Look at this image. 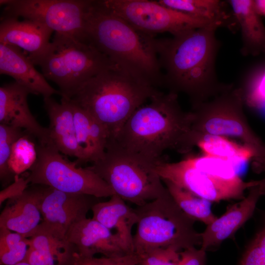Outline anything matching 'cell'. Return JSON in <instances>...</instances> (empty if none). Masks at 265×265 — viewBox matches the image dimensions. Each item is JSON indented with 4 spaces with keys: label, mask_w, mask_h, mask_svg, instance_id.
<instances>
[{
    "label": "cell",
    "mask_w": 265,
    "mask_h": 265,
    "mask_svg": "<svg viewBox=\"0 0 265 265\" xmlns=\"http://www.w3.org/2000/svg\"><path fill=\"white\" fill-rule=\"evenodd\" d=\"M53 32L46 26L34 21H20L14 17L1 18L0 43L24 50L31 60L47 50Z\"/></svg>",
    "instance_id": "ac0fdd59"
},
{
    "label": "cell",
    "mask_w": 265,
    "mask_h": 265,
    "mask_svg": "<svg viewBox=\"0 0 265 265\" xmlns=\"http://www.w3.org/2000/svg\"><path fill=\"white\" fill-rule=\"evenodd\" d=\"M84 42L116 66L155 87L163 85V73L154 36L145 34L92 0L87 11Z\"/></svg>",
    "instance_id": "3957f363"
},
{
    "label": "cell",
    "mask_w": 265,
    "mask_h": 265,
    "mask_svg": "<svg viewBox=\"0 0 265 265\" xmlns=\"http://www.w3.org/2000/svg\"><path fill=\"white\" fill-rule=\"evenodd\" d=\"M92 0H0L1 18L21 17L42 24L55 33L84 42L85 15Z\"/></svg>",
    "instance_id": "8fae6325"
},
{
    "label": "cell",
    "mask_w": 265,
    "mask_h": 265,
    "mask_svg": "<svg viewBox=\"0 0 265 265\" xmlns=\"http://www.w3.org/2000/svg\"><path fill=\"white\" fill-rule=\"evenodd\" d=\"M36 148L37 159L26 178L28 184L99 198L115 194L94 171L88 167L79 166L75 161H69L53 145L38 144Z\"/></svg>",
    "instance_id": "30bf717a"
},
{
    "label": "cell",
    "mask_w": 265,
    "mask_h": 265,
    "mask_svg": "<svg viewBox=\"0 0 265 265\" xmlns=\"http://www.w3.org/2000/svg\"><path fill=\"white\" fill-rule=\"evenodd\" d=\"M26 238L29 248L24 261L32 265H75L79 255L66 238L38 226Z\"/></svg>",
    "instance_id": "ffe728a7"
},
{
    "label": "cell",
    "mask_w": 265,
    "mask_h": 265,
    "mask_svg": "<svg viewBox=\"0 0 265 265\" xmlns=\"http://www.w3.org/2000/svg\"><path fill=\"white\" fill-rule=\"evenodd\" d=\"M197 146L205 155L231 162L233 161H245L255 157L254 152L246 146L237 144L228 140L227 137L221 136L200 134Z\"/></svg>",
    "instance_id": "4316f807"
},
{
    "label": "cell",
    "mask_w": 265,
    "mask_h": 265,
    "mask_svg": "<svg viewBox=\"0 0 265 265\" xmlns=\"http://www.w3.org/2000/svg\"><path fill=\"white\" fill-rule=\"evenodd\" d=\"M162 180L176 203L189 217L206 225L217 218L212 211V202L194 195L169 180Z\"/></svg>",
    "instance_id": "484cf974"
},
{
    "label": "cell",
    "mask_w": 265,
    "mask_h": 265,
    "mask_svg": "<svg viewBox=\"0 0 265 265\" xmlns=\"http://www.w3.org/2000/svg\"><path fill=\"white\" fill-rule=\"evenodd\" d=\"M14 265H32L31 264H30L29 263H27V262H26V261H23V262H20L18 264H16Z\"/></svg>",
    "instance_id": "f35d334b"
},
{
    "label": "cell",
    "mask_w": 265,
    "mask_h": 265,
    "mask_svg": "<svg viewBox=\"0 0 265 265\" xmlns=\"http://www.w3.org/2000/svg\"><path fill=\"white\" fill-rule=\"evenodd\" d=\"M157 169L161 179L212 202L242 200L245 190L254 186V181L246 182L241 179L231 162L207 155L174 163L163 160Z\"/></svg>",
    "instance_id": "8992f818"
},
{
    "label": "cell",
    "mask_w": 265,
    "mask_h": 265,
    "mask_svg": "<svg viewBox=\"0 0 265 265\" xmlns=\"http://www.w3.org/2000/svg\"><path fill=\"white\" fill-rule=\"evenodd\" d=\"M98 1L105 8L137 30L153 36L163 32H169L175 36L191 29L215 24L166 7L157 0H99Z\"/></svg>",
    "instance_id": "7c38bea8"
},
{
    "label": "cell",
    "mask_w": 265,
    "mask_h": 265,
    "mask_svg": "<svg viewBox=\"0 0 265 265\" xmlns=\"http://www.w3.org/2000/svg\"><path fill=\"white\" fill-rule=\"evenodd\" d=\"M28 184L26 178L16 175L13 183L0 191V206L6 200L14 198L22 194L28 187Z\"/></svg>",
    "instance_id": "d590c367"
},
{
    "label": "cell",
    "mask_w": 265,
    "mask_h": 265,
    "mask_svg": "<svg viewBox=\"0 0 265 265\" xmlns=\"http://www.w3.org/2000/svg\"><path fill=\"white\" fill-rule=\"evenodd\" d=\"M66 238L82 258L93 257L97 254L110 258L131 254L116 234L92 218L72 225Z\"/></svg>",
    "instance_id": "5bb4252c"
},
{
    "label": "cell",
    "mask_w": 265,
    "mask_h": 265,
    "mask_svg": "<svg viewBox=\"0 0 265 265\" xmlns=\"http://www.w3.org/2000/svg\"><path fill=\"white\" fill-rule=\"evenodd\" d=\"M31 61L41 68L46 79L58 86L61 98L67 100L92 78L117 66L91 45L56 33L47 50Z\"/></svg>",
    "instance_id": "5b68a950"
},
{
    "label": "cell",
    "mask_w": 265,
    "mask_h": 265,
    "mask_svg": "<svg viewBox=\"0 0 265 265\" xmlns=\"http://www.w3.org/2000/svg\"><path fill=\"white\" fill-rule=\"evenodd\" d=\"M206 250L191 247L180 252V260L178 265H206Z\"/></svg>",
    "instance_id": "e575fe53"
},
{
    "label": "cell",
    "mask_w": 265,
    "mask_h": 265,
    "mask_svg": "<svg viewBox=\"0 0 265 265\" xmlns=\"http://www.w3.org/2000/svg\"><path fill=\"white\" fill-rule=\"evenodd\" d=\"M239 87L245 105L258 110L265 108V64L250 72Z\"/></svg>",
    "instance_id": "f546056e"
},
{
    "label": "cell",
    "mask_w": 265,
    "mask_h": 265,
    "mask_svg": "<svg viewBox=\"0 0 265 265\" xmlns=\"http://www.w3.org/2000/svg\"><path fill=\"white\" fill-rule=\"evenodd\" d=\"M73 108L76 138L83 148L85 163H92L104 156L108 142L107 133L97 120L70 100Z\"/></svg>",
    "instance_id": "cb8c5ba5"
},
{
    "label": "cell",
    "mask_w": 265,
    "mask_h": 265,
    "mask_svg": "<svg viewBox=\"0 0 265 265\" xmlns=\"http://www.w3.org/2000/svg\"><path fill=\"white\" fill-rule=\"evenodd\" d=\"M254 7L258 14L265 16V0H253Z\"/></svg>",
    "instance_id": "74e56055"
},
{
    "label": "cell",
    "mask_w": 265,
    "mask_h": 265,
    "mask_svg": "<svg viewBox=\"0 0 265 265\" xmlns=\"http://www.w3.org/2000/svg\"><path fill=\"white\" fill-rule=\"evenodd\" d=\"M253 159V168L255 172L265 174V156L255 157ZM255 186H257L263 195L265 194V177L261 180H255Z\"/></svg>",
    "instance_id": "8d00e7d4"
},
{
    "label": "cell",
    "mask_w": 265,
    "mask_h": 265,
    "mask_svg": "<svg viewBox=\"0 0 265 265\" xmlns=\"http://www.w3.org/2000/svg\"><path fill=\"white\" fill-rule=\"evenodd\" d=\"M135 209L138 221L133 244L136 254L157 248L171 247L180 252L201 246V233L194 228L195 221L181 210L169 191Z\"/></svg>",
    "instance_id": "52a82bcc"
},
{
    "label": "cell",
    "mask_w": 265,
    "mask_h": 265,
    "mask_svg": "<svg viewBox=\"0 0 265 265\" xmlns=\"http://www.w3.org/2000/svg\"><path fill=\"white\" fill-rule=\"evenodd\" d=\"M240 29L241 53L256 56L265 51V26L255 9L253 0L227 1Z\"/></svg>",
    "instance_id": "603a6c76"
},
{
    "label": "cell",
    "mask_w": 265,
    "mask_h": 265,
    "mask_svg": "<svg viewBox=\"0 0 265 265\" xmlns=\"http://www.w3.org/2000/svg\"><path fill=\"white\" fill-rule=\"evenodd\" d=\"M263 195L257 186L250 187L246 197L228 207L223 214L207 225L204 231L201 233V248L207 250L233 236L252 217L257 202Z\"/></svg>",
    "instance_id": "e0dca14e"
},
{
    "label": "cell",
    "mask_w": 265,
    "mask_h": 265,
    "mask_svg": "<svg viewBox=\"0 0 265 265\" xmlns=\"http://www.w3.org/2000/svg\"><path fill=\"white\" fill-rule=\"evenodd\" d=\"M160 4L195 18L233 30L237 24L227 9L225 1L218 0H158Z\"/></svg>",
    "instance_id": "d4e9b609"
},
{
    "label": "cell",
    "mask_w": 265,
    "mask_h": 265,
    "mask_svg": "<svg viewBox=\"0 0 265 265\" xmlns=\"http://www.w3.org/2000/svg\"><path fill=\"white\" fill-rule=\"evenodd\" d=\"M31 136L26 134L20 138L14 144L9 165L15 175L29 170L37 159V152L35 143Z\"/></svg>",
    "instance_id": "4dcf8cb0"
},
{
    "label": "cell",
    "mask_w": 265,
    "mask_h": 265,
    "mask_svg": "<svg viewBox=\"0 0 265 265\" xmlns=\"http://www.w3.org/2000/svg\"><path fill=\"white\" fill-rule=\"evenodd\" d=\"M216 24L191 29L169 38H156L163 85L186 95L193 108L231 87L219 81L215 62L220 43Z\"/></svg>",
    "instance_id": "6da1fadb"
},
{
    "label": "cell",
    "mask_w": 265,
    "mask_h": 265,
    "mask_svg": "<svg viewBox=\"0 0 265 265\" xmlns=\"http://www.w3.org/2000/svg\"><path fill=\"white\" fill-rule=\"evenodd\" d=\"M28 248V238L0 227V265H14L24 261Z\"/></svg>",
    "instance_id": "83f0119b"
},
{
    "label": "cell",
    "mask_w": 265,
    "mask_h": 265,
    "mask_svg": "<svg viewBox=\"0 0 265 265\" xmlns=\"http://www.w3.org/2000/svg\"><path fill=\"white\" fill-rule=\"evenodd\" d=\"M44 104L50 120V145L60 153L76 158L75 161L79 166L85 163L84 150L76 138L70 100L61 98L60 103H58L52 97H47L44 98Z\"/></svg>",
    "instance_id": "2e32d148"
},
{
    "label": "cell",
    "mask_w": 265,
    "mask_h": 265,
    "mask_svg": "<svg viewBox=\"0 0 265 265\" xmlns=\"http://www.w3.org/2000/svg\"><path fill=\"white\" fill-rule=\"evenodd\" d=\"M244 106L241 88L233 85L192 108L193 128L200 134L238 139L254 152L255 157H264L265 144L250 127Z\"/></svg>",
    "instance_id": "9c48e42d"
},
{
    "label": "cell",
    "mask_w": 265,
    "mask_h": 265,
    "mask_svg": "<svg viewBox=\"0 0 265 265\" xmlns=\"http://www.w3.org/2000/svg\"><path fill=\"white\" fill-rule=\"evenodd\" d=\"M31 92L14 82L0 87V123L23 130L39 144L50 145L48 128L42 126L32 114L27 103Z\"/></svg>",
    "instance_id": "9a60e30c"
},
{
    "label": "cell",
    "mask_w": 265,
    "mask_h": 265,
    "mask_svg": "<svg viewBox=\"0 0 265 265\" xmlns=\"http://www.w3.org/2000/svg\"><path fill=\"white\" fill-rule=\"evenodd\" d=\"M159 163L145 160L108 142L104 157L88 167L115 194L137 207L168 192L158 172Z\"/></svg>",
    "instance_id": "ba28073f"
},
{
    "label": "cell",
    "mask_w": 265,
    "mask_h": 265,
    "mask_svg": "<svg viewBox=\"0 0 265 265\" xmlns=\"http://www.w3.org/2000/svg\"><path fill=\"white\" fill-rule=\"evenodd\" d=\"M159 91L115 66L88 80L70 100L100 122L111 141L134 111Z\"/></svg>",
    "instance_id": "277c9868"
},
{
    "label": "cell",
    "mask_w": 265,
    "mask_h": 265,
    "mask_svg": "<svg viewBox=\"0 0 265 265\" xmlns=\"http://www.w3.org/2000/svg\"><path fill=\"white\" fill-rule=\"evenodd\" d=\"M139 256L136 253L118 257L82 258L78 257L75 265H136Z\"/></svg>",
    "instance_id": "836d02e7"
},
{
    "label": "cell",
    "mask_w": 265,
    "mask_h": 265,
    "mask_svg": "<svg viewBox=\"0 0 265 265\" xmlns=\"http://www.w3.org/2000/svg\"><path fill=\"white\" fill-rule=\"evenodd\" d=\"M99 199L44 186L39 204L43 220L39 225L56 235L66 238L70 227L86 218L94 204L100 201Z\"/></svg>",
    "instance_id": "4fadbf2b"
},
{
    "label": "cell",
    "mask_w": 265,
    "mask_h": 265,
    "mask_svg": "<svg viewBox=\"0 0 265 265\" xmlns=\"http://www.w3.org/2000/svg\"><path fill=\"white\" fill-rule=\"evenodd\" d=\"M238 265H265V217L263 226L247 245Z\"/></svg>",
    "instance_id": "1f68e13d"
},
{
    "label": "cell",
    "mask_w": 265,
    "mask_h": 265,
    "mask_svg": "<svg viewBox=\"0 0 265 265\" xmlns=\"http://www.w3.org/2000/svg\"><path fill=\"white\" fill-rule=\"evenodd\" d=\"M92 218L109 229L115 230L128 251L134 253L132 229L138 217L135 208L128 206L116 194L108 201H99L92 207Z\"/></svg>",
    "instance_id": "7402d4cb"
},
{
    "label": "cell",
    "mask_w": 265,
    "mask_h": 265,
    "mask_svg": "<svg viewBox=\"0 0 265 265\" xmlns=\"http://www.w3.org/2000/svg\"><path fill=\"white\" fill-rule=\"evenodd\" d=\"M138 255L136 265H178L180 260V251L171 247L152 249Z\"/></svg>",
    "instance_id": "d6a6232c"
},
{
    "label": "cell",
    "mask_w": 265,
    "mask_h": 265,
    "mask_svg": "<svg viewBox=\"0 0 265 265\" xmlns=\"http://www.w3.org/2000/svg\"><path fill=\"white\" fill-rule=\"evenodd\" d=\"M178 94L159 91L136 109L111 142L145 160L158 163L171 150L185 154L197 146L191 111L181 107Z\"/></svg>",
    "instance_id": "7a4b0ae2"
},
{
    "label": "cell",
    "mask_w": 265,
    "mask_h": 265,
    "mask_svg": "<svg viewBox=\"0 0 265 265\" xmlns=\"http://www.w3.org/2000/svg\"><path fill=\"white\" fill-rule=\"evenodd\" d=\"M33 185L8 200L0 215V227L26 238L38 226L41 215L39 204L44 186Z\"/></svg>",
    "instance_id": "44dd1931"
},
{
    "label": "cell",
    "mask_w": 265,
    "mask_h": 265,
    "mask_svg": "<svg viewBox=\"0 0 265 265\" xmlns=\"http://www.w3.org/2000/svg\"><path fill=\"white\" fill-rule=\"evenodd\" d=\"M26 134L22 129L0 124V180L3 186L14 181L16 175L9 165L12 147L17 140Z\"/></svg>",
    "instance_id": "f1b7e54d"
},
{
    "label": "cell",
    "mask_w": 265,
    "mask_h": 265,
    "mask_svg": "<svg viewBox=\"0 0 265 265\" xmlns=\"http://www.w3.org/2000/svg\"><path fill=\"white\" fill-rule=\"evenodd\" d=\"M34 66L20 48L0 43L1 75L11 77L15 82L29 89L32 94L41 95L43 98L54 94L60 95V91L52 87Z\"/></svg>",
    "instance_id": "d6986e66"
}]
</instances>
